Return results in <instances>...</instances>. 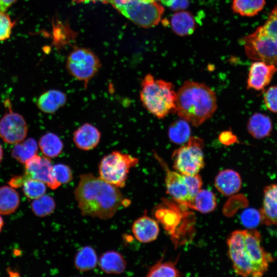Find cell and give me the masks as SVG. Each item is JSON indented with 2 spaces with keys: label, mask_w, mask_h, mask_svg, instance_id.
Here are the masks:
<instances>
[{
  "label": "cell",
  "mask_w": 277,
  "mask_h": 277,
  "mask_svg": "<svg viewBox=\"0 0 277 277\" xmlns=\"http://www.w3.org/2000/svg\"><path fill=\"white\" fill-rule=\"evenodd\" d=\"M214 193L208 189H200L188 204V207L203 213L213 211L216 207Z\"/></svg>",
  "instance_id": "7402d4cb"
},
{
  "label": "cell",
  "mask_w": 277,
  "mask_h": 277,
  "mask_svg": "<svg viewBox=\"0 0 277 277\" xmlns=\"http://www.w3.org/2000/svg\"><path fill=\"white\" fill-rule=\"evenodd\" d=\"M98 265L101 269L106 273L120 274L125 271L126 262L120 253L111 250L101 255Z\"/></svg>",
  "instance_id": "ffe728a7"
},
{
  "label": "cell",
  "mask_w": 277,
  "mask_h": 277,
  "mask_svg": "<svg viewBox=\"0 0 277 277\" xmlns=\"http://www.w3.org/2000/svg\"><path fill=\"white\" fill-rule=\"evenodd\" d=\"M67 96L63 92L55 90H49L42 93L37 101L39 110L46 113H53L65 105Z\"/></svg>",
  "instance_id": "ac0fdd59"
},
{
  "label": "cell",
  "mask_w": 277,
  "mask_h": 277,
  "mask_svg": "<svg viewBox=\"0 0 277 277\" xmlns=\"http://www.w3.org/2000/svg\"><path fill=\"white\" fill-rule=\"evenodd\" d=\"M139 160L131 155L113 151L105 155L98 165L99 176L117 187L125 186L130 169L136 166Z\"/></svg>",
  "instance_id": "52a82bcc"
},
{
  "label": "cell",
  "mask_w": 277,
  "mask_h": 277,
  "mask_svg": "<svg viewBox=\"0 0 277 277\" xmlns=\"http://www.w3.org/2000/svg\"><path fill=\"white\" fill-rule=\"evenodd\" d=\"M216 109L215 93L204 83L185 81L176 92L175 112L194 126L211 117Z\"/></svg>",
  "instance_id": "7a4b0ae2"
},
{
  "label": "cell",
  "mask_w": 277,
  "mask_h": 277,
  "mask_svg": "<svg viewBox=\"0 0 277 277\" xmlns=\"http://www.w3.org/2000/svg\"><path fill=\"white\" fill-rule=\"evenodd\" d=\"M76 3L100 2L111 5L135 24L144 28L157 25L164 13L163 7L156 1L144 0H73Z\"/></svg>",
  "instance_id": "5b68a950"
},
{
  "label": "cell",
  "mask_w": 277,
  "mask_h": 277,
  "mask_svg": "<svg viewBox=\"0 0 277 277\" xmlns=\"http://www.w3.org/2000/svg\"><path fill=\"white\" fill-rule=\"evenodd\" d=\"M182 275L181 272L176 267V262L160 260L150 268L146 276L178 277Z\"/></svg>",
  "instance_id": "f1b7e54d"
},
{
  "label": "cell",
  "mask_w": 277,
  "mask_h": 277,
  "mask_svg": "<svg viewBox=\"0 0 277 277\" xmlns=\"http://www.w3.org/2000/svg\"><path fill=\"white\" fill-rule=\"evenodd\" d=\"M38 146L36 141L32 138L23 140L13 147L11 154L12 157L20 163H25L27 160L37 154Z\"/></svg>",
  "instance_id": "d4e9b609"
},
{
  "label": "cell",
  "mask_w": 277,
  "mask_h": 277,
  "mask_svg": "<svg viewBox=\"0 0 277 277\" xmlns=\"http://www.w3.org/2000/svg\"><path fill=\"white\" fill-rule=\"evenodd\" d=\"M38 145L44 155L49 158L58 156L64 147L60 138L56 134L51 132L45 134L41 137Z\"/></svg>",
  "instance_id": "cb8c5ba5"
},
{
  "label": "cell",
  "mask_w": 277,
  "mask_h": 277,
  "mask_svg": "<svg viewBox=\"0 0 277 277\" xmlns=\"http://www.w3.org/2000/svg\"><path fill=\"white\" fill-rule=\"evenodd\" d=\"M101 134L99 130L89 123H85L73 133V140L75 146L82 150L89 151L95 148L100 143Z\"/></svg>",
  "instance_id": "2e32d148"
},
{
  "label": "cell",
  "mask_w": 277,
  "mask_h": 277,
  "mask_svg": "<svg viewBox=\"0 0 277 277\" xmlns=\"http://www.w3.org/2000/svg\"><path fill=\"white\" fill-rule=\"evenodd\" d=\"M22 186L25 195L30 199L38 198L44 195L46 191V184L35 179H26Z\"/></svg>",
  "instance_id": "4dcf8cb0"
},
{
  "label": "cell",
  "mask_w": 277,
  "mask_h": 277,
  "mask_svg": "<svg viewBox=\"0 0 277 277\" xmlns=\"http://www.w3.org/2000/svg\"><path fill=\"white\" fill-rule=\"evenodd\" d=\"M190 134L189 123L181 118L173 122L169 127V138L172 142L176 144L186 143L191 137Z\"/></svg>",
  "instance_id": "4316f807"
},
{
  "label": "cell",
  "mask_w": 277,
  "mask_h": 277,
  "mask_svg": "<svg viewBox=\"0 0 277 277\" xmlns=\"http://www.w3.org/2000/svg\"><path fill=\"white\" fill-rule=\"evenodd\" d=\"M13 25L9 15L5 12L0 11V41L10 37Z\"/></svg>",
  "instance_id": "e575fe53"
},
{
  "label": "cell",
  "mask_w": 277,
  "mask_h": 277,
  "mask_svg": "<svg viewBox=\"0 0 277 277\" xmlns=\"http://www.w3.org/2000/svg\"><path fill=\"white\" fill-rule=\"evenodd\" d=\"M16 1V0H0V11L5 12Z\"/></svg>",
  "instance_id": "f35d334b"
},
{
  "label": "cell",
  "mask_w": 277,
  "mask_h": 277,
  "mask_svg": "<svg viewBox=\"0 0 277 277\" xmlns=\"http://www.w3.org/2000/svg\"><path fill=\"white\" fill-rule=\"evenodd\" d=\"M24 164V175L27 179H32L42 181L52 189H55L61 186L53 179V166L49 157L36 154Z\"/></svg>",
  "instance_id": "30bf717a"
},
{
  "label": "cell",
  "mask_w": 277,
  "mask_h": 277,
  "mask_svg": "<svg viewBox=\"0 0 277 277\" xmlns=\"http://www.w3.org/2000/svg\"><path fill=\"white\" fill-rule=\"evenodd\" d=\"M247 130L254 138L262 139L270 135L272 130L270 118L261 113H255L249 118Z\"/></svg>",
  "instance_id": "d6986e66"
},
{
  "label": "cell",
  "mask_w": 277,
  "mask_h": 277,
  "mask_svg": "<svg viewBox=\"0 0 277 277\" xmlns=\"http://www.w3.org/2000/svg\"><path fill=\"white\" fill-rule=\"evenodd\" d=\"M26 179L24 175L15 176L10 180L9 184L13 188H18L23 186Z\"/></svg>",
  "instance_id": "74e56055"
},
{
  "label": "cell",
  "mask_w": 277,
  "mask_h": 277,
  "mask_svg": "<svg viewBox=\"0 0 277 277\" xmlns=\"http://www.w3.org/2000/svg\"><path fill=\"white\" fill-rule=\"evenodd\" d=\"M162 3L173 10H182L188 6V0H163Z\"/></svg>",
  "instance_id": "d590c367"
},
{
  "label": "cell",
  "mask_w": 277,
  "mask_h": 277,
  "mask_svg": "<svg viewBox=\"0 0 277 277\" xmlns=\"http://www.w3.org/2000/svg\"><path fill=\"white\" fill-rule=\"evenodd\" d=\"M132 231L137 240L147 243L157 239L160 229L155 220L144 214L134 221Z\"/></svg>",
  "instance_id": "9a60e30c"
},
{
  "label": "cell",
  "mask_w": 277,
  "mask_h": 277,
  "mask_svg": "<svg viewBox=\"0 0 277 277\" xmlns=\"http://www.w3.org/2000/svg\"><path fill=\"white\" fill-rule=\"evenodd\" d=\"M19 204L17 192L11 186L0 187V214L8 215L14 212Z\"/></svg>",
  "instance_id": "603a6c76"
},
{
  "label": "cell",
  "mask_w": 277,
  "mask_h": 277,
  "mask_svg": "<svg viewBox=\"0 0 277 277\" xmlns=\"http://www.w3.org/2000/svg\"><path fill=\"white\" fill-rule=\"evenodd\" d=\"M170 24L172 30L180 36L192 34L196 26L192 15L186 11L175 13L171 18Z\"/></svg>",
  "instance_id": "44dd1931"
},
{
  "label": "cell",
  "mask_w": 277,
  "mask_h": 277,
  "mask_svg": "<svg viewBox=\"0 0 277 277\" xmlns=\"http://www.w3.org/2000/svg\"><path fill=\"white\" fill-rule=\"evenodd\" d=\"M3 225H4V221L2 216L0 215V232L2 230Z\"/></svg>",
  "instance_id": "60d3db41"
},
{
  "label": "cell",
  "mask_w": 277,
  "mask_h": 277,
  "mask_svg": "<svg viewBox=\"0 0 277 277\" xmlns=\"http://www.w3.org/2000/svg\"><path fill=\"white\" fill-rule=\"evenodd\" d=\"M155 157L166 170L165 183L167 193L182 206L187 207L191 201L184 175L168 168L167 165L156 154Z\"/></svg>",
  "instance_id": "7c38bea8"
},
{
  "label": "cell",
  "mask_w": 277,
  "mask_h": 277,
  "mask_svg": "<svg viewBox=\"0 0 277 277\" xmlns=\"http://www.w3.org/2000/svg\"><path fill=\"white\" fill-rule=\"evenodd\" d=\"M52 175L60 185L70 182L72 179L70 168L63 164H57L52 166Z\"/></svg>",
  "instance_id": "1f68e13d"
},
{
  "label": "cell",
  "mask_w": 277,
  "mask_h": 277,
  "mask_svg": "<svg viewBox=\"0 0 277 277\" xmlns=\"http://www.w3.org/2000/svg\"><path fill=\"white\" fill-rule=\"evenodd\" d=\"M155 1H161L162 2V1L163 0H154Z\"/></svg>",
  "instance_id": "7bdbcfd3"
},
{
  "label": "cell",
  "mask_w": 277,
  "mask_h": 277,
  "mask_svg": "<svg viewBox=\"0 0 277 277\" xmlns=\"http://www.w3.org/2000/svg\"><path fill=\"white\" fill-rule=\"evenodd\" d=\"M204 141L200 137L191 136L172 155L173 168L184 175L197 174L205 166Z\"/></svg>",
  "instance_id": "ba28073f"
},
{
  "label": "cell",
  "mask_w": 277,
  "mask_h": 277,
  "mask_svg": "<svg viewBox=\"0 0 277 277\" xmlns=\"http://www.w3.org/2000/svg\"><path fill=\"white\" fill-rule=\"evenodd\" d=\"M74 194L83 215L103 220L130 204L118 187L90 173L81 175Z\"/></svg>",
  "instance_id": "6da1fadb"
},
{
  "label": "cell",
  "mask_w": 277,
  "mask_h": 277,
  "mask_svg": "<svg viewBox=\"0 0 277 277\" xmlns=\"http://www.w3.org/2000/svg\"><path fill=\"white\" fill-rule=\"evenodd\" d=\"M27 132L24 118L17 113H7L0 120V136L6 143L16 144L21 142L26 137Z\"/></svg>",
  "instance_id": "8fae6325"
},
{
  "label": "cell",
  "mask_w": 277,
  "mask_h": 277,
  "mask_svg": "<svg viewBox=\"0 0 277 277\" xmlns=\"http://www.w3.org/2000/svg\"><path fill=\"white\" fill-rule=\"evenodd\" d=\"M247 56L277 65V4L264 24L243 39Z\"/></svg>",
  "instance_id": "3957f363"
},
{
  "label": "cell",
  "mask_w": 277,
  "mask_h": 277,
  "mask_svg": "<svg viewBox=\"0 0 277 277\" xmlns=\"http://www.w3.org/2000/svg\"><path fill=\"white\" fill-rule=\"evenodd\" d=\"M241 177L236 171L225 169L220 171L215 178L214 185L223 195L228 196L238 192L242 187Z\"/></svg>",
  "instance_id": "e0dca14e"
},
{
  "label": "cell",
  "mask_w": 277,
  "mask_h": 277,
  "mask_svg": "<svg viewBox=\"0 0 277 277\" xmlns=\"http://www.w3.org/2000/svg\"><path fill=\"white\" fill-rule=\"evenodd\" d=\"M219 140L225 145H230L238 142L236 136L231 131H225L222 132L219 135Z\"/></svg>",
  "instance_id": "8d00e7d4"
},
{
  "label": "cell",
  "mask_w": 277,
  "mask_h": 277,
  "mask_svg": "<svg viewBox=\"0 0 277 277\" xmlns=\"http://www.w3.org/2000/svg\"><path fill=\"white\" fill-rule=\"evenodd\" d=\"M3 156V149L1 145L0 144V163L1 162Z\"/></svg>",
  "instance_id": "ab89813d"
},
{
  "label": "cell",
  "mask_w": 277,
  "mask_h": 277,
  "mask_svg": "<svg viewBox=\"0 0 277 277\" xmlns=\"http://www.w3.org/2000/svg\"><path fill=\"white\" fill-rule=\"evenodd\" d=\"M259 215L262 223L267 226H277V184L268 185L264 188Z\"/></svg>",
  "instance_id": "5bb4252c"
},
{
  "label": "cell",
  "mask_w": 277,
  "mask_h": 277,
  "mask_svg": "<svg viewBox=\"0 0 277 277\" xmlns=\"http://www.w3.org/2000/svg\"><path fill=\"white\" fill-rule=\"evenodd\" d=\"M101 67L97 56L90 49L86 48L74 49L69 54L66 61L68 73L76 80L83 82L85 88Z\"/></svg>",
  "instance_id": "9c48e42d"
},
{
  "label": "cell",
  "mask_w": 277,
  "mask_h": 277,
  "mask_svg": "<svg viewBox=\"0 0 277 277\" xmlns=\"http://www.w3.org/2000/svg\"><path fill=\"white\" fill-rule=\"evenodd\" d=\"M242 254L250 275L261 277L268 270L274 259L262 246V236L254 229L244 230Z\"/></svg>",
  "instance_id": "8992f818"
},
{
  "label": "cell",
  "mask_w": 277,
  "mask_h": 277,
  "mask_svg": "<svg viewBox=\"0 0 277 277\" xmlns=\"http://www.w3.org/2000/svg\"><path fill=\"white\" fill-rule=\"evenodd\" d=\"M184 176L192 201L196 193L201 189L203 185L202 177L198 173L193 175H184Z\"/></svg>",
  "instance_id": "d6a6232c"
},
{
  "label": "cell",
  "mask_w": 277,
  "mask_h": 277,
  "mask_svg": "<svg viewBox=\"0 0 277 277\" xmlns=\"http://www.w3.org/2000/svg\"><path fill=\"white\" fill-rule=\"evenodd\" d=\"M140 97L144 107L159 118L175 112L176 92L170 82L148 74L142 81Z\"/></svg>",
  "instance_id": "277c9868"
},
{
  "label": "cell",
  "mask_w": 277,
  "mask_h": 277,
  "mask_svg": "<svg viewBox=\"0 0 277 277\" xmlns=\"http://www.w3.org/2000/svg\"><path fill=\"white\" fill-rule=\"evenodd\" d=\"M277 71V65L255 61L250 67L247 81L248 89L261 90L271 81Z\"/></svg>",
  "instance_id": "4fadbf2b"
},
{
  "label": "cell",
  "mask_w": 277,
  "mask_h": 277,
  "mask_svg": "<svg viewBox=\"0 0 277 277\" xmlns=\"http://www.w3.org/2000/svg\"><path fill=\"white\" fill-rule=\"evenodd\" d=\"M144 1H150V2L155 1L154 0H144Z\"/></svg>",
  "instance_id": "b9f144b4"
},
{
  "label": "cell",
  "mask_w": 277,
  "mask_h": 277,
  "mask_svg": "<svg viewBox=\"0 0 277 277\" xmlns=\"http://www.w3.org/2000/svg\"><path fill=\"white\" fill-rule=\"evenodd\" d=\"M265 0H233L232 10L244 16H253L264 8Z\"/></svg>",
  "instance_id": "83f0119b"
},
{
  "label": "cell",
  "mask_w": 277,
  "mask_h": 277,
  "mask_svg": "<svg viewBox=\"0 0 277 277\" xmlns=\"http://www.w3.org/2000/svg\"><path fill=\"white\" fill-rule=\"evenodd\" d=\"M55 208V203L51 196L43 195L34 199L31 203V208L37 216L44 217L52 213Z\"/></svg>",
  "instance_id": "f546056e"
},
{
  "label": "cell",
  "mask_w": 277,
  "mask_h": 277,
  "mask_svg": "<svg viewBox=\"0 0 277 277\" xmlns=\"http://www.w3.org/2000/svg\"><path fill=\"white\" fill-rule=\"evenodd\" d=\"M97 263V256L95 251L89 246H86L80 249L74 258L75 267L81 271L94 269Z\"/></svg>",
  "instance_id": "484cf974"
},
{
  "label": "cell",
  "mask_w": 277,
  "mask_h": 277,
  "mask_svg": "<svg viewBox=\"0 0 277 277\" xmlns=\"http://www.w3.org/2000/svg\"><path fill=\"white\" fill-rule=\"evenodd\" d=\"M264 100L267 109L277 113V85L269 87L264 93Z\"/></svg>",
  "instance_id": "836d02e7"
}]
</instances>
